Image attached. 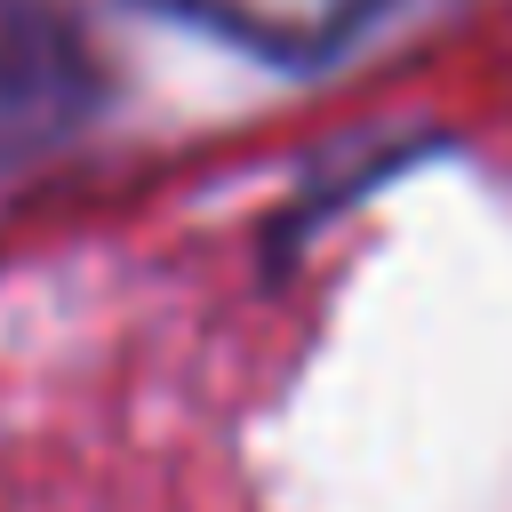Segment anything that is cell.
<instances>
[{
  "label": "cell",
  "mask_w": 512,
  "mask_h": 512,
  "mask_svg": "<svg viewBox=\"0 0 512 512\" xmlns=\"http://www.w3.org/2000/svg\"><path fill=\"white\" fill-rule=\"evenodd\" d=\"M248 56H272V64H320L336 56L384 0H152Z\"/></svg>",
  "instance_id": "6da1fadb"
}]
</instances>
